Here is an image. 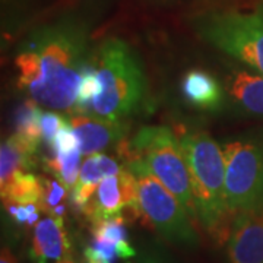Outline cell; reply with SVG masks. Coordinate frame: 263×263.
I'll use <instances>...</instances> for the list:
<instances>
[{
	"mask_svg": "<svg viewBox=\"0 0 263 263\" xmlns=\"http://www.w3.org/2000/svg\"><path fill=\"white\" fill-rule=\"evenodd\" d=\"M89 31L63 18L34 29L16 50V85L40 107L73 113L78 88L88 63Z\"/></svg>",
	"mask_w": 263,
	"mask_h": 263,
	"instance_id": "cell-1",
	"label": "cell"
},
{
	"mask_svg": "<svg viewBox=\"0 0 263 263\" xmlns=\"http://www.w3.org/2000/svg\"><path fill=\"white\" fill-rule=\"evenodd\" d=\"M101 92L85 114L122 120L146 108L149 85L139 54L120 38H107L94 62Z\"/></svg>",
	"mask_w": 263,
	"mask_h": 263,
	"instance_id": "cell-2",
	"label": "cell"
},
{
	"mask_svg": "<svg viewBox=\"0 0 263 263\" xmlns=\"http://www.w3.org/2000/svg\"><path fill=\"white\" fill-rule=\"evenodd\" d=\"M179 139L190 173L197 222L221 243L228 238L234 218L227 203L222 148L203 130H184Z\"/></svg>",
	"mask_w": 263,
	"mask_h": 263,
	"instance_id": "cell-3",
	"label": "cell"
},
{
	"mask_svg": "<svg viewBox=\"0 0 263 263\" xmlns=\"http://www.w3.org/2000/svg\"><path fill=\"white\" fill-rule=\"evenodd\" d=\"M206 44L263 75V0L252 10H206L192 18Z\"/></svg>",
	"mask_w": 263,
	"mask_h": 263,
	"instance_id": "cell-4",
	"label": "cell"
},
{
	"mask_svg": "<svg viewBox=\"0 0 263 263\" xmlns=\"http://www.w3.org/2000/svg\"><path fill=\"white\" fill-rule=\"evenodd\" d=\"M133 155L145 162L149 171L177 197L192 219H196V203L181 142L167 126H146L135 135Z\"/></svg>",
	"mask_w": 263,
	"mask_h": 263,
	"instance_id": "cell-5",
	"label": "cell"
},
{
	"mask_svg": "<svg viewBox=\"0 0 263 263\" xmlns=\"http://www.w3.org/2000/svg\"><path fill=\"white\" fill-rule=\"evenodd\" d=\"M129 158L126 165L138 179L142 215L167 243L183 249H196L199 234L187 211L151 173L143 161L136 157Z\"/></svg>",
	"mask_w": 263,
	"mask_h": 263,
	"instance_id": "cell-6",
	"label": "cell"
},
{
	"mask_svg": "<svg viewBox=\"0 0 263 263\" xmlns=\"http://www.w3.org/2000/svg\"><path fill=\"white\" fill-rule=\"evenodd\" d=\"M221 148L230 211L233 215L263 214V141L247 136L226 142Z\"/></svg>",
	"mask_w": 263,
	"mask_h": 263,
	"instance_id": "cell-7",
	"label": "cell"
},
{
	"mask_svg": "<svg viewBox=\"0 0 263 263\" xmlns=\"http://www.w3.org/2000/svg\"><path fill=\"white\" fill-rule=\"evenodd\" d=\"M124 209L142 212L139 206L138 179L127 165L117 174L104 179L85 209L91 222L120 215Z\"/></svg>",
	"mask_w": 263,
	"mask_h": 263,
	"instance_id": "cell-8",
	"label": "cell"
},
{
	"mask_svg": "<svg viewBox=\"0 0 263 263\" xmlns=\"http://www.w3.org/2000/svg\"><path fill=\"white\" fill-rule=\"evenodd\" d=\"M226 260L263 263V214H235L227 238Z\"/></svg>",
	"mask_w": 263,
	"mask_h": 263,
	"instance_id": "cell-9",
	"label": "cell"
},
{
	"mask_svg": "<svg viewBox=\"0 0 263 263\" xmlns=\"http://www.w3.org/2000/svg\"><path fill=\"white\" fill-rule=\"evenodd\" d=\"M69 123L79 141V149L84 157H91L119 145L129 132L127 123L92 114H75Z\"/></svg>",
	"mask_w": 263,
	"mask_h": 263,
	"instance_id": "cell-10",
	"label": "cell"
},
{
	"mask_svg": "<svg viewBox=\"0 0 263 263\" xmlns=\"http://www.w3.org/2000/svg\"><path fill=\"white\" fill-rule=\"evenodd\" d=\"M227 101L243 116H263V75L249 67H230L222 78Z\"/></svg>",
	"mask_w": 263,
	"mask_h": 263,
	"instance_id": "cell-11",
	"label": "cell"
},
{
	"mask_svg": "<svg viewBox=\"0 0 263 263\" xmlns=\"http://www.w3.org/2000/svg\"><path fill=\"white\" fill-rule=\"evenodd\" d=\"M63 216L47 215L34 227L31 259L34 263H56L72 256Z\"/></svg>",
	"mask_w": 263,
	"mask_h": 263,
	"instance_id": "cell-12",
	"label": "cell"
},
{
	"mask_svg": "<svg viewBox=\"0 0 263 263\" xmlns=\"http://www.w3.org/2000/svg\"><path fill=\"white\" fill-rule=\"evenodd\" d=\"M180 92L183 100L199 111H218L227 101L222 82L202 69H192L183 75Z\"/></svg>",
	"mask_w": 263,
	"mask_h": 263,
	"instance_id": "cell-13",
	"label": "cell"
},
{
	"mask_svg": "<svg viewBox=\"0 0 263 263\" xmlns=\"http://www.w3.org/2000/svg\"><path fill=\"white\" fill-rule=\"evenodd\" d=\"M123 168L124 165L103 152L86 157L81 165L79 179L75 187L72 189V205L85 212L100 183L104 179L120 173Z\"/></svg>",
	"mask_w": 263,
	"mask_h": 263,
	"instance_id": "cell-14",
	"label": "cell"
},
{
	"mask_svg": "<svg viewBox=\"0 0 263 263\" xmlns=\"http://www.w3.org/2000/svg\"><path fill=\"white\" fill-rule=\"evenodd\" d=\"M34 155L28 145L13 133L0 148V189L6 187L19 173L34 167Z\"/></svg>",
	"mask_w": 263,
	"mask_h": 263,
	"instance_id": "cell-15",
	"label": "cell"
},
{
	"mask_svg": "<svg viewBox=\"0 0 263 263\" xmlns=\"http://www.w3.org/2000/svg\"><path fill=\"white\" fill-rule=\"evenodd\" d=\"M2 202L8 205H28L38 203L43 199V181L41 177L34 176L29 171L19 173L6 187L0 189Z\"/></svg>",
	"mask_w": 263,
	"mask_h": 263,
	"instance_id": "cell-16",
	"label": "cell"
},
{
	"mask_svg": "<svg viewBox=\"0 0 263 263\" xmlns=\"http://www.w3.org/2000/svg\"><path fill=\"white\" fill-rule=\"evenodd\" d=\"M41 107L34 100H27L18 107L15 113V135L25 142L29 148L37 152L40 142L43 141L41 132Z\"/></svg>",
	"mask_w": 263,
	"mask_h": 263,
	"instance_id": "cell-17",
	"label": "cell"
},
{
	"mask_svg": "<svg viewBox=\"0 0 263 263\" xmlns=\"http://www.w3.org/2000/svg\"><path fill=\"white\" fill-rule=\"evenodd\" d=\"M92 237L97 240H103V241L117 246L122 250L123 259H132V257H136L138 254L136 249L129 243L126 218L123 216V214L94 222Z\"/></svg>",
	"mask_w": 263,
	"mask_h": 263,
	"instance_id": "cell-18",
	"label": "cell"
},
{
	"mask_svg": "<svg viewBox=\"0 0 263 263\" xmlns=\"http://www.w3.org/2000/svg\"><path fill=\"white\" fill-rule=\"evenodd\" d=\"M81 149L70 151V152H53L51 157L44 160L46 170L53 173L56 179L63 183L67 189L75 187L76 181L79 179V171H81Z\"/></svg>",
	"mask_w": 263,
	"mask_h": 263,
	"instance_id": "cell-19",
	"label": "cell"
},
{
	"mask_svg": "<svg viewBox=\"0 0 263 263\" xmlns=\"http://www.w3.org/2000/svg\"><path fill=\"white\" fill-rule=\"evenodd\" d=\"M101 92L100 78L97 75V69L94 65H85L81 76V84L78 88L76 97V114H85L88 107Z\"/></svg>",
	"mask_w": 263,
	"mask_h": 263,
	"instance_id": "cell-20",
	"label": "cell"
},
{
	"mask_svg": "<svg viewBox=\"0 0 263 263\" xmlns=\"http://www.w3.org/2000/svg\"><path fill=\"white\" fill-rule=\"evenodd\" d=\"M41 181H43V199L40 202V208L47 215H51L53 211L62 205L63 199L67 195V187L56 179L41 177Z\"/></svg>",
	"mask_w": 263,
	"mask_h": 263,
	"instance_id": "cell-21",
	"label": "cell"
},
{
	"mask_svg": "<svg viewBox=\"0 0 263 263\" xmlns=\"http://www.w3.org/2000/svg\"><path fill=\"white\" fill-rule=\"evenodd\" d=\"M40 124H41V132H43V142L48 146H51L57 132L62 127H65L66 124H69V122L66 120L65 116H62L60 113L51 111V110H44L41 113Z\"/></svg>",
	"mask_w": 263,
	"mask_h": 263,
	"instance_id": "cell-22",
	"label": "cell"
},
{
	"mask_svg": "<svg viewBox=\"0 0 263 263\" xmlns=\"http://www.w3.org/2000/svg\"><path fill=\"white\" fill-rule=\"evenodd\" d=\"M136 263H179L167 252L164 246L151 241L141 249L136 254Z\"/></svg>",
	"mask_w": 263,
	"mask_h": 263,
	"instance_id": "cell-23",
	"label": "cell"
},
{
	"mask_svg": "<svg viewBox=\"0 0 263 263\" xmlns=\"http://www.w3.org/2000/svg\"><path fill=\"white\" fill-rule=\"evenodd\" d=\"M53 152H70V151L79 148V141L76 138L75 132L72 129L70 123L66 124L57 132L56 138L53 141V145L50 146Z\"/></svg>",
	"mask_w": 263,
	"mask_h": 263,
	"instance_id": "cell-24",
	"label": "cell"
},
{
	"mask_svg": "<svg viewBox=\"0 0 263 263\" xmlns=\"http://www.w3.org/2000/svg\"><path fill=\"white\" fill-rule=\"evenodd\" d=\"M9 215L18 222V224H28L29 218L41 211L38 203H28V205H8Z\"/></svg>",
	"mask_w": 263,
	"mask_h": 263,
	"instance_id": "cell-25",
	"label": "cell"
},
{
	"mask_svg": "<svg viewBox=\"0 0 263 263\" xmlns=\"http://www.w3.org/2000/svg\"><path fill=\"white\" fill-rule=\"evenodd\" d=\"M84 259H85V263H110L108 260H105V259H103L101 256H98V254L95 253L94 250H92L89 246L85 249Z\"/></svg>",
	"mask_w": 263,
	"mask_h": 263,
	"instance_id": "cell-26",
	"label": "cell"
},
{
	"mask_svg": "<svg viewBox=\"0 0 263 263\" xmlns=\"http://www.w3.org/2000/svg\"><path fill=\"white\" fill-rule=\"evenodd\" d=\"M0 263H18L16 262V257L13 256L12 250H10L8 246H3V247H2V253H0Z\"/></svg>",
	"mask_w": 263,
	"mask_h": 263,
	"instance_id": "cell-27",
	"label": "cell"
},
{
	"mask_svg": "<svg viewBox=\"0 0 263 263\" xmlns=\"http://www.w3.org/2000/svg\"><path fill=\"white\" fill-rule=\"evenodd\" d=\"M157 3H161V5H170V3H176V2H181V0H154Z\"/></svg>",
	"mask_w": 263,
	"mask_h": 263,
	"instance_id": "cell-28",
	"label": "cell"
},
{
	"mask_svg": "<svg viewBox=\"0 0 263 263\" xmlns=\"http://www.w3.org/2000/svg\"><path fill=\"white\" fill-rule=\"evenodd\" d=\"M56 263H76V262L73 260V257H72V256H69V257H65V259H60V260Z\"/></svg>",
	"mask_w": 263,
	"mask_h": 263,
	"instance_id": "cell-29",
	"label": "cell"
}]
</instances>
